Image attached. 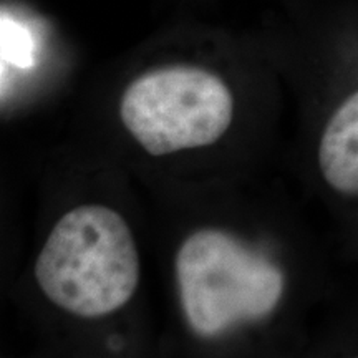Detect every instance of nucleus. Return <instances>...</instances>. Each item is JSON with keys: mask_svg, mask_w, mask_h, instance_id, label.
Here are the masks:
<instances>
[{"mask_svg": "<svg viewBox=\"0 0 358 358\" xmlns=\"http://www.w3.org/2000/svg\"><path fill=\"white\" fill-rule=\"evenodd\" d=\"M45 297L62 310L95 319L120 310L140 284V254L127 221L85 204L58 219L35 262Z\"/></svg>", "mask_w": 358, "mask_h": 358, "instance_id": "f257e3e1", "label": "nucleus"}, {"mask_svg": "<svg viewBox=\"0 0 358 358\" xmlns=\"http://www.w3.org/2000/svg\"><path fill=\"white\" fill-rule=\"evenodd\" d=\"M179 301L192 332L217 337L272 315L289 290L287 271L221 229H199L178 250Z\"/></svg>", "mask_w": 358, "mask_h": 358, "instance_id": "f03ea898", "label": "nucleus"}, {"mask_svg": "<svg viewBox=\"0 0 358 358\" xmlns=\"http://www.w3.org/2000/svg\"><path fill=\"white\" fill-rule=\"evenodd\" d=\"M124 128L153 156L216 143L234 116L231 90L198 66H166L143 73L124 90Z\"/></svg>", "mask_w": 358, "mask_h": 358, "instance_id": "7ed1b4c3", "label": "nucleus"}, {"mask_svg": "<svg viewBox=\"0 0 358 358\" xmlns=\"http://www.w3.org/2000/svg\"><path fill=\"white\" fill-rule=\"evenodd\" d=\"M315 169L332 194L358 203V73L322 116Z\"/></svg>", "mask_w": 358, "mask_h": 358, "instance_id": "20e7f679", "label": "nucleus"}, {"mask_svg": "<svg viewBox=\"0 0 358 358\" xmlns=\"http://www.w3.org/2000/svg\"><path fill=\"white\" fill-rule=\"evenodd\" d=\"M0 47L2 62L17 69H30L35 62V43L30 30L20 22L13 20L6 12L0 17Z\"/></svg>", "mask_w": 358, "mask_h": 358, "instance_id": "39448f33", "label": "nucleus"}, {"mask_svg": "<svg viewBox=\"0 0 358 358\" xmlns=\"http://www.w3.org/2000/svg\"><path fill=\"white\" fill-rule=\"evenodd\" d=\"M338 358H358V352H352V353H348V355H342Z\"/></svg>", "mask_w": 358, "mask_h": 358, "instance_id": "423d86ee", "label": "nucleus"}]
</instances>
